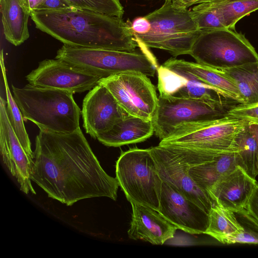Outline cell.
I'll return each mask as SVG.
<instances>
[{
	"label": "cell",
	"mask_w": 258,
	"mask_h": 258,
	"mask_svg": "<svg viewBox=\"0 0 258 258\" xmlns=\"http://www.w3.org/2000/svg\"><path fill=\"white\" fill-rule=\"evenodd\" d=\"M30 17L37 29L64 45L126 51L139 46L130 23L120 17L74 7L34 10Z\"/></svg>",
	"instance_id": "7a4b0ae2"
},
{
	"label": "cell",
	"mask_w": 258,
	"mask_h": 258,
	"mask_svg": "<svg viewBox=\"0 0 258 258\" xmlns=\"http://www.w3.org/2000/svg\"><path fill=\"white\" fill-rule=\"evenodd\" d=\"M189 55L197 62L220 70L258 61V54L244 35L228 28L201 31Z\"/></svg>",
	"instance_id": "52a82bcc"
},
{
	"label": "cell",
	"mask_w": 258,
	"mask_h": 258,
	"mask_svg": "<svg viewBox=\"0 0 258 258\" xmlns=\"http://www.w3.org/2000/svg\"><path fill=\"white\" fill-rule=\"evenodd\" d=\"M31 179L49 198L69 206L88 198L117 197V179L102 168L80 127L69 134L40 131Z\"/></svg>",
	"instance_id": "6da1fadb"
},
{
	"label": "cell",
	"mask_w": 258,
	"mask_h": 258,
	"mask_svg": "<svg viewBox=\"0 0 258 258\" xmlns=\"http://www.w3.org/2000/svg\"><path fill=\"white\" fill-rule=\"evenodd\" d=\"M232 107L159 95L157 108L152 120L154 133L161 141L168 137L181 125L221 118L228 115V111Z\"/></svg>",
	"instance_id": "9c48e42d"
},
{
	"label": "cell",
	"mask_w": 258,
	"mask_h": 258,
	"mask_svg": "<svg viewBox=\"0 0 258 258\" xmlns=\"http://www.w3.org/2000/svg\"><path fill=\"white\" fill-rule=\"evenodd\" d=\"M200 0H171L172 6L178 9H186L194 4H198Z\"/></svg>",
	"instance_id": "1f68e13d"
},
{
	"label": "cell",
	"mask_w": 258,
	"mask_h": 258,
	"mask_svg": "<svg viewBox=\"0 0 258 258\" xmlns=\"http://www.w3.org/2000/svg\"><path fill=\"white\" fill-rule=\"evenodd\" d=\"M154 133L152 120L129 115L110 130L100 134L97 139L106 146L118 147L144 142Z\"/></svg>",
	"instance_id": "d6986e66"
},
{
	"label": "cell",
	"mask_w": 258,
	"mask_h": 258,
	"mask_svg": "<svg viewBox=\"0 0 258 258\" xmlns=\"http://www.w3.org/2000/svg\"><path fill=\"white\" fill-rule=\"evenodd\" d=\"M176 59L180 66L201 81L229 96L239 103H243L236 84L222 71L197 62Z\"/></svg>",
	"instance_id": "44dd1931"
},
{
	"label": "cell",
	"mask_w": 258,
	"mask_h": 258,
	"mask_svg": "<svg viewBox=\"0 0 258 258\" xmlns=\"http://www.w3.org/2000/svg\"><path fill=\"white\" fill-rule=\"evenodd\" d=\"M73 7L122 18L124 10L119 0H66Z\"/></svg>",
	"instance_id": "83f0119b"
},
{
	"label": "cell",
	"mask_w": 258,
	"mask_h": 258,
	"mask_svg": "<svg viewBox=\"0 0 258 258\" xmlns=\"http://www.w3.org/2000/svg\"><path fill=\"white\" fill-rule=\"evenodd\" d=\"M102 78L99 74L56 58L39 62L37 68L26 76L32 86L73 94L91 90Z\"/></svg>",
	"instance_id": "7c38bea8"
},
{
	"label": "cell",
	"mask_w": 258,
	"mask_h": 258,
	"mask_svg": "<svg viewBox=\"0 0 258 258\" xmlns=\"http://www.w3.org/2000/svg\"><path fill=\"white\" fill-rule=\"evenodd\" d=\"M221 71L236 84L242 104L258 102V61Z\"/></svg>",
	"instance_id": "603a6c76"
},
{
	"label": "cell",
	"mask_w": 258,
	"mask_h": 258,
	"mask_svg": "<svg viewBox=\"0 0 258 258\" xmlns=\"http://www.w3.org/2000/svg\"><path fill=\"white\" fill-rule=\"evenodd\" d=\"M0 6L5 38L15 46L21 45L29 37V10L24 0H0Z\"/></svg>",
	"instance_id": "ffe728a7"
},
{
	"label": "cell",
	"mask_w": 258,
	"mask_h": 258,
	"mask_svg": "<svg viewBox=\"0 0 258 258\" xmlns=\"http://www.w3.org/2000/svg\"><path fill=\"white\" fill-rule=\"evenodd\" d=\"M157 88L160 95L203 101L233 106L236 100L209 85L170 58L157 69Z\"/></svg>",
	"instance_id": "8fae6325"
},
{
	"label": "cell",
	"mask_w": 258,
	"mask_h": 258,
	"mask_svg": "<svg viewBox=\"0 0 258 258\" xmlns=\"http://www.w3.org/2000/svg\"><path fill=\"white\" fill-rule=\"evenodd\" d=\"M248 121L227 115L217 119L186 123L177 127L159 144H174L220 152H237L235 140Z\"/></svg>",
	"instance_id": "ba28073f"
},
{
	"label": "cell",
	"mask_w": 258,
	"mask_h": 258,
	"mask_svg": "<svg viewBox=\"0 0 258 258\" xmlns=\"http://www.w3.org/2000/svg\"><path fill=\"white\" fill-rule=\"evenodd\" d=\"M131 204L132 219L127 231L130 239L162 245L174 237L177 227L157 210L139 204Z\"/></svg>",
	"instance_id": "ac0fdd59"
},
{
	"label": "cell",
	"mask_w": 258,
	"mask_h": 258,
	"mask_svg": "<svg viewBox=\"0 0 258 258\" xmlns=\"http://www.w3.org/2000/svg\"><path fill=\"white\" fill-rule=\"evenodd\" d=\"M169 1H171V0H169Z\"/></svg>",
	"instance_id": "d590c367"
},
{
	"label": "cell",
	"mask_w": 258,
	"mask_h": 258,
	"mask_svg": "<svg viewBox=\"0 0 258 258\" xmlns=\"http://www.w3.org/2000/svg\"><path fill=\"white\" fill-rule=\"evenodd\" d=\"M240 167L221 176L208 193L215 204L237 212L246 209L257 185Z\"/></svg>",
	"instance_id": "e0dca14e"
},
{
	"label": "cell",
	"mask_w": 258,
	"mask_h": 258,
	"mask_svg": "<svg viewBox=\"0 0 258 258\" xmlns=\"http://www.w3.org/2000/svg\"><path fill=\"white\" fill-rule=\"evenodd\" d=\"M228 114L258 124V102L237 104L229 110Z\"/></svg>",
	"instance_id": "f1b7e54d"
},
{
	"label": "cell",
	"mask_w": 258,
	"mask_h": 258,
	"mask_svg": "<svg viewBox=\"0 0 258 258\" xmlns=\"http://www.w3.org/2000/svg\"><path fill=\"white\" fill-rule=\"evenodd\" d=\"M248 125L250 128V131L255 136L257 143V160H256V166L258 169V124L249 121Z\"/></svg>",
	"instance_id": "836d02e7"
},
{
	"label": "cell",
	"mask_w": 258,
	"mask_h": 258,
	"mask_svg": "<svg viewBox=\"0 0 258 258\" xmlns=\"http://www.w3.org/2000/svg\"><path fill=\"white\" fill-rule=\"evenodd\" d=\"M0 151L3 163L16 178L21 191L33 195L31 174L33 152L27 150L16 136L9 120L7 101L0 98Z\"/></svg>",
	"instance_id": "5bb4252c"
},
{
	"label": "cell",
	"mask_w": 258,
	"mask_h": 258,
	"mask_svg": "<svg viewBox=\"0 0 258 258\" xmlns=\"http://www.w3.org/2000/svg\"><path fill=\"white\" fill-rule=\"evenodd\" d=\"M225 1L227 0H200L198 4L203 3H218Z\"/></svg>",
	"instance_id": "e575fe53"
},
{
	"label": "cell",
	"mask_w": 258,
	"mask_h": 258,
	"mask_svg": "<svg viewBox=\"0 0 258 258\" xmlns=\"http://www.w3.org/2000/svg\"><path fill=\"white\" fill-rule=\"evenodd\" d=\"M0 62L5 86L7 98V112L9 121L22 145L27 150L32 152L31 142L25 127L22 112L16 103L13 96L12 95L9 87L6 77L3 49L1 51Z\"/></svg>",
	"instance_id": "484cf974"
},
{
	"label": "cell",
	"mask_w": 258,
	"mask_h": 258,
	"mask_svg": "<svg viewBox=\"0 0 258 258\" xmlns=\"http://www.w3.org/2000/svg\"><path fill=\"white\" fill-rule=\"evenodd\" d=\"M12 89L24 119L35 123L40 131L69 134L80 128L81 111L73 93L29 84L22 88L12 84Z\"/></svg>",
	"instance_id": "3957f363"
},
{
	"label": "cell",
	"mask_w": 258,
	"mask_h": 258,
	"mask_svg": "<svg viewBox=\"0 0 258 258\" xmlns=\"http://www.w3.org/2000/svg\"><path fill=\"white\" fill-rule=\"evenodd\" d=\"M209 217V225L204 234L222 243L228 237L243 230L233 211L217 204H214L210 209Z\"/></svg>",
	"instance_id": "7402d4cb"
},
{
	"label": "cell",
	"mask_w": 258,
	"mask_h": 258,
	"mask_svg": "<svg viewBox=\"0 0 258 258\" xmlns=\"http://www.w3.org/2000/svg\"><path fill=\"white\" fill-rule=\"evenodd\" d=\"M207 3L223 26L232 30H235V24L241 18L258 10V0H227Z\"/></svg>",
	"instance_id": "cb8c5ba5"
},
{
	"label": "cell",
	"mask_w": 258,
	"mask_h": 258,
	"mask_svg": "<svg viewBox=\"0 0 258 258\" xmlns=\"http://www.w3.org/2000/svg\"><path fill=\"white\" fill-rule=\"evenodd\" d=\"M87 134L97 139L129 115L105 86L98 84L84 97L81 111Z\"/></svg>",
	"instance_id": "2e32d148"
},
{
	"label": "cell",
	"mask_w": 258,
	"mask_h": 258,
	"mask_svg": "<svg viewBox=\"0 0 258 258\" xmlns=\"http://www.w3.org/2000/svg\"><path fill=\"white\" fill-rule=\"evenodd\" d=\"M30 13L36 10L43 0H24Z\"/></svg>",
	"instance_id": "d6a6232c"
},
{
	"label": "cell",
	"mask_w": 258,
	"mask_h": 258,
	"mask_svg": "<svg viewBox=\"0 0 258 258\" xmlns=\"http://www.w3.org/2000/svg\"><path fill=\"white\" fill-rule=\"evenodd\" d=\"M150 27L145 34L135 36L146 46L163 49L173 56L189 54L201 31L190 10L174 7L165 0L159 9L145 16Z\"/></svg>",
	"instance_id": "5b68a950"
},
{
	"label": "cell",
	"mask_w": 258,
	"mask_h": 258,
	"mask_svg": "<svg viewBox=\"0 0 258 258\" xmlns=\"http://www.w3.org/2000/svg\"><path fill=\"white\" fill-rule=\"evenodd\" d=\"M158 211L177 229L189 234H204L209 225V214L164 181Z\"/></svg>",
	"instance_id": "9a60e30c"
},
{
	"label": "cell",
	"mask_w": 258,
	"mask_h": 258,
	"mask_svg": "<svg viewBox=\"0 0 258 258\" xmlns=\"http://www.w3.org/2000/svg\"><path fill=\"white\" fill-rule=\"evenodd\" d=\"M55 58L99 74L103 78L126 72H137L153 77L159 67L149 47L141 41L138 48L133 51L63 44L57 51Z\"/></svg>",
	"instance_id": "277c9868"
},
{
	"label": "cell",
	"mask_w": 258,
	"mask_h": 258,
	"mask_svg": "<svg viewBox=\"0 0 258 258\" xmlns=\"http://www.w3.org/2000/svg\"><path fill=\"white\" fill-rule=\"evenodd\" d=\"M243 230L228 237L224 244H258V222L245 209L234 212Z\"/></svg>",
	"instance_id": "4316f807"
},
{
	"label": "cell",
	"mask_w": 258,
	"mask_h": 258,
	"mask_svg": "<svg viewBox=\"0 0 258 258\" xmlns=\"http://www.w3.org/2000/svg\"><path fill=\"white\" fill-rule=\"evenodd\" d=\"M246 210L258 222V184L249 200Z\"/></svg>",
	"instance_id": "4dcf8cb0"
},
{
	"label": "cell",
	"mask_w": 258,
	"mask_h": 258,
	"mask_svg": "<svg viewBox=\"0 0 258 258\" xmlns=\"http://www.w3.org/2000/svg\"><path fill=\"white\" fill-rule=\"evenodd\" d=\"M72 7L66 0H43L35 10H58Z\"/></svg>",
	"instance_id": "f546056e"
},
{
	"label": "cell",
	"mask_w": 258,
	"mask_h": 258,
	"mask_svg": "<svg viewBox=\"0 0 258 258\" xmlns=\"http://www.w3.org/2000/svg\"><path fill=\"white\" fill-rule=\"evenodd\" d=\"M150 149L162 180L175 187L209 214L214 202L190 177L188 165L164 145L159 144Z\"/></svg>",
	"instance_id": "4fadbf2b"
},
{
	"label": "cell",
	"mask_w": 258,
	"mask_h": 258,
	"mask_svg": "<svg viewBox=\"0 0 258 258\" xmlns=\"http://www.w3.org/2000/svg\"><path fill=\"white\" fill-rule=\"evenodd\" d=\"M235 146L239 156V167L249 176L255 179L258 175L256 166L257 143L255 136L250 130L248 123L236 135Z\"/></svg>",
	"instance_id": "d4e9b609"
},
{
	"label": "cell",
	"mask_w": 258,
	"mask_h": 258,
	"mask_svg": "<svg viewBox=\"0 0 258 258\" xmlns=\"http://www.w3.org/2000/svg\"><path fill=\"white\" fill-rule=\"evenodd\" d=\"M98 84L106 87L129 115L153 120L158 97L147 76L137 72H122L102 78Z\"/></svg>",
	"instance_id": "30bf717a"
},
{
	"label": "cell",
	"mask_w": 258,
	"mask_h": 258,
	"mask_svg": "<svg viewBox=\"0 0 258 258\" xmlns=\"http://www.w3.org/2000/svg\"><path fill=\"white\" fill-rule=\"evenodd\" d=\"M115 168L116 178L128 202L158 211L163 181L150 148L122 152Z\"/></svg>",
	"instance_id": "8992f818"
}]
</instances>
